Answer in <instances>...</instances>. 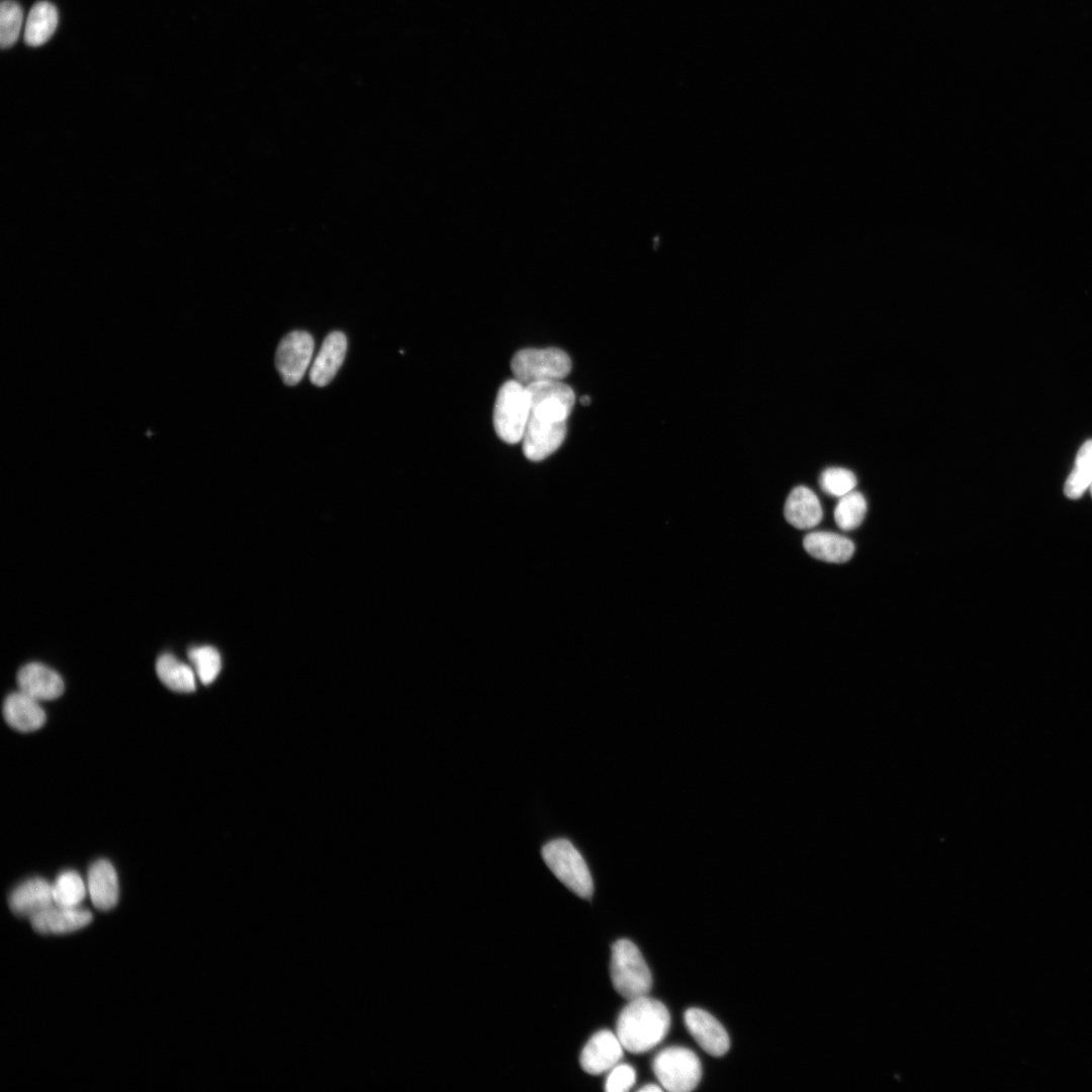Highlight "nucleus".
<instances>
[{"instance_id": "nucleus-28", "label": "nucleus", "mask_w": 1092, "mask_h": 1092, "mask_svg": "<svg viewBox=\"0 0 1092 1092\" xmlns=\"http://www.w3.org/2000/svg\"><path fill=\"white\" fill-rule=\"evenodd\" d=\"M662 1089H663V1088H662L661 1086H658V1085H655V1084H649V1085H645V1086H643L642 1088H640V1089H639V1091H642V1092H643V1091H644V1092H649V1091H661Z\"/></svg>"}, {"instance_id": "nucleus-24", "label": "nucleus", "mask_w": 1092, "mask_h": 1092, "mask_svg": "<svg viewBox=\"0 0 1092 1092\" xmlns=\"http://www.w3.org/2000/svg\"><path fill=\"white\" fill-rule=\"evenodd\" d=\"M188 656L199 679L204 685H208L215 679L221 668V659L219 652L214 647H192L188 651Z\"/></svg>"}, {"instance_id": "nucleus-23", "label": "nucleus", "mask_w": 1092, "mask_h": 1092, "mask_svg": "<svg viewBox=\"0 0 1092 1092\" xmlns=\"http://www.w3.org/2000/svg\"><path fill=\"white\" fill-rule=\"evenodd\" d=\"M52 886L54 901L58 905L77 907L86 896V886L74 871L60 874Z\"/></svg>"}, {"instance_id": "nucleus-3", "label": "nucleus", "mask_w": 1092, "mask_h": 1092, "mask_svg": "<svg viewBox=\"0 0 1092 1092\" xmlns=\"http://www.w3.org/2000/svg\"><path fill=\"white\" fill-rule=\"evenodd\" d=\"M610 972L615 990L628 1001L647 995L651 989L650 970L638 947L628 939L613 944Z\"/></svg>"}, {"instance_id": "nucleus-19", "label": "nucleus", "mask_w": 1092, "mask_h": 1092, "mask_svg": "<svg viewBox=\"0 0 1092 1092\" xmlns=\"http://www.w3.org/2000/svg\"><path fill=\"white\" fill-rule=\"evenodd\" d=\"M57 8L48 1H39L30 9L24 26V40L30 47L47 42L58 26Z\"/></svg>"}, {"instance_id": "nucleus-6", "label": "nucleus", "mask_w": 1092, "mask_h": 1092, "mask_svg": "<svg viewBox=\"0 0 1092 1092\" xmlns=\"http://www.w3.org/2000/svg\"><path fill=\"white\" fill-rule=\"evenodd\" d=\"M515 379L525 385L561 380L571 370L569 356L558 348L523 349L512 358Z\"/></svg>"}, {"instance_id": "nucleus-16", "label": "nucleus", "mask_w": 1092, "mask_h": 1092, "mask_svg": "<svg viewBox=\"0 0 1092 1092\" xmlns=\"http://www.w3.org/2000/svg\"><path fill=\"white\" fill-rule=\"evenodd\" d=\"M3 716L8 725L19 731H32L46 721L38 701L19 691L7 696L3 704Z\"/></svg>"}, {"instance_id": "nucleus-20", "label": "nucleus", "mask_w": 1092, "mask_h": 1092, "mask_svg": "<svg viewBox=\"0 0 1092 1092\" xmlns=\"http://www.w3.org/2000/svg\"><path fill=\"white\" fill-rule=\"evenodd\" d=\"M156 670L161 681L173 691L189 693L196 688L192 668L172 654L161 655Z\"/></svg>"}, {"instance_id": "nucleus-11", "label": "nucleus", "mask_w": 1092, "mask_h": 1092, "mask_svg": "<svg viewBox=\"0 0 1092 1092\" xmlns=\"http://www.w3.org/2000/svg\"><path fill=\"white\" fill-rule=\"evenodd\" d=\"M92 918V913L85 908L55 903L29 919L31 926L40 933L62 934L83 928Z\"/></svg>"}, {"instance_id": "nucleus-21", "label": "nucleus", "mask_w": 1092, "mask_h": 1092, "mask_svg": "<svg viewBox=\"0 0 1092 1092\" xmlns=\"http://www.w3.org/2000/svg\"><path fill=\"white\" fill-rule=\"evenodd\" d=\"M1092 483V439L1087 440L1079 449L1075 466L1069 474L1065 486V495L1071 499L1080 498Z\"/></svg>"}, {"instance_id": "nucleus-9", "label": "nucleus", "mask_w": 1092, "mask_h": 1092, "mask_svg": "<svg viewBox=\"0 0 1092 1092\" xmlns=\"http://www.w3.org/2000/svg\"><path fill=\"white\" fill-rule=\"evenodd\" d=\"M684 1019L688 1031L706 1053L721 1057L728 1052L729 1035L713 1015L700 1008H690Z\"/></svg>"}, {"instance_id": "nucleus-17", "label": "nucleus", "mask_w": 1092, "mask_h": 1092, "mask_svg": "<svg viewBox=\"0 0 1092 1092\" xmlns=\"http://www.w3.org/2000/svg\"><path fill=\"white\" fill-rule=\"evenodd\" d=\"M784 514L786 520L798 529H809L817 526L823 517V511L819 498L810 488L800 485L795 487L787 497Z\"/></svg>"}, {"instance_id": "nucleus-22", "label": "nucleus", "mask_w": 1092, "mask_h": 1092, "mask_svg": "<svg viewBox=\"0 0 1092 1092\" xmlns=\"http://www.w3.org/2000/svg\"><path fill=\"white\" fill-rule=\"evenodd\" d=\"M867 502L858 491H850L841 496L834 510V520L837 526L849 531L857 528L864 519Z\"/></svg>"}, {"instance_id": "nucleus-25", "label": "nucleus", "mask_w": 1092, "mask_h": 1092, "mask_svg": "<svg viewBox=\"0 0 1092 1092\" xmlns=\"http://www.w3.org/2000/svg\"><path fill=\"white\" fill-rule=\"evenodd\" d=\"M23 24V13L18 3L4 0L0 7V44L10 48L17 40Z\"/></svg>"}, {"instance_id": "nucleus-14", "label": "nucleus", "mask_w": 1092, "mask_h": 1092, "mask_svg": "<svg viewBox=\"0 0 1092 1092\" xmlns=\"http://www.w3.org/2000/svg\"><path fill=\"white\" fill-rule=\"evenodd\" d=\"M55 904L53 886L41 878H32L18 885L10 894L11 910L21 916L32 917Z\"/></svg>"}, {"instance_id": "nucleus-2", "label": "nucleus", "mask_w": 1092, "mask_h": 1092, "mask_svg": "<svg viewBox=\"0 0 1092 1092\" xmlns=\"http://www.w3.org/2000/svg\"><path fill=\"white\" fill-rule=\"evenodd\" d=\"M670 1015L666 1006L647 995L629 1000L617 1020V1030L624 1049L642 1054L658 1044L666 1035Z\"/></svg>"}, {"instance_id": "nucleus-15", "label": "nucleus", "mask_w": 1092, "mask_h": 1092, "mask_svg": "<svg viewBox=\"0 0 1092 1092\" xmlns=\"http://www.w3.org/2000/svg\"><path fill=\"white\" fill-rule=\"evenodd\" d=\"M87 889L94 906L100 910L113 908L118 900V879L113 866L106 859L93 862L88 871Z\"/></svg>"}, {"instance_id": "nucleus-18", "label": "nucleus", "mask_w": 1092, "mask_h": 1092, "mask_svg": "<svg viewBox=\"0 0 1092 1092\" xmlns=\"http://www.w3.org/2000/svg\"><path fill=\"white\" fill-rule=\"evenodd\" d=\"M803 545L814 558L833 563L846 562L854 552V545L848 538L825 531L809 533Z\"/></svg>"}, {"instance_id": "nucleus-8", "label": "nucleus", "mask_w": 1092, "mask_h": 1092, "mask_svg": "<svg viewBox=\"0 0 1092 1092\" xmlns=\"http://www.w3.org/2000/svg\"><path fill=\"white\" fill-rule=\"evenodd\" d=\"M313 339L305 331H293L279 343L276 368L287 385L297 384L303 377L313 354Z\"/></svg>"}, {"instance_id": "nucleus-1", "label": "nucleus", "mask_w": 1092, "mask_h": 1092, "mask_svg": "<svg viewBox=\"0 0 1092 1092\" xmlns=\"http://www.w3.org/2000/svg\"><path fill=\"white\" fill-rule=\"evenodd\" d=\"M527 389L531 410L522 447L529 460L540 461L562 444L566 421L574 404V392L561 380L532 383Z\"/></svg>"}, {"instance_id": "nucleus-27", "label": "nucleus", "mask_w": 1092, "mask_h": 1092, "mask_svg": "<svg viewBox=\"0 0 1092 1092\" xmlns=\"http://www.w3.org/2000/svg\"><path fill=\"white\" fill-rule=\"evenodd\" d=\"M636 1073L628 1064L616 1065L610 1070L605 1090L608 1092L628 1091L635 1083Z\"/></svg>"}, {"instance_id": "nucleus-5", "label": "nucleus", "mask_w": 1092, "mask_h": 1092, "mask_svg": "<svg viewBox=\"0 0 1092 1092\" xmlns=\"http://www.w3.org/2000/svg\"><path fill=\"white\" fill-rule=\"evenodd\" d=\"M542 856L555 877L577 896L588 899L594 892L589 870L570 841L559 838L546 843Z\"/></svg>"}, {"instance_id": "nucleus-4", "label": "nucleus", "mask_w": 1092, "mask_h": 1092, "mask_svg": "<svg viewBox=\"0 0 1092 1092\" xmlns=\"http://www.w3.org/2000/svg\"><path fill=\"white\" fill-rule=\"evenodd\" d=\"M530 410L527 386L517 379L506 381L498 389L492 417L499 439L508 444L522 442Z\"/></svg>"}, {"instance_id": "nucleus-10", "label": "nucleus", "mask_w": 1092, "mask_h": 1092, "mask_svg": "<svg viewBox=\"0 0 1092 1092\" xmlns=\"http://www.w3.org/2000/svg\"><path fill=\"white\" fill-rule=\"evenodd\" d=\"M624 1046L618 1035L603 1029L595 1033L581 1051L579 1063L582 1070L592 1075L610 1071L623 1056Z\"/></svg>"}, {"instance_id": "nucleus-7", "label": "nucleus", "mask_w": 1092, "mask_h": 1092, "mask_svg": "<svg viewBox=\"0 0 1092 1092\" xmlns=\"http://www.w3.org/2000/svg\"><path fill=\"white\" fill-rule=\"evenodd\" d=\"M653 1072L660 1086L669 1092L694 1090L702 1076L698 1056L682 1046H669L660 1051L652 1062Z\"/></svg>"}, {"instance_id": "nucleus-29", "label": "nucleus", "mask_w": 1092, "mask_h": 1092, "mask_svg": "<svg viewBox=\"0 0 1092 1092\" xmlns=\"http://www.w3.org/2000/svg\"><path fill=\"white\" fill-rule=\"evenodd\" d=\"M580 401H581V403H582V404L586 405V404H588V403H589V401H590V398H589V397H588L587 395H584V396H582V397L580 398Z\"/></svg>"}, {"instance_id": "nucleus-12", "label": "nucleus", "mask_w": 1092, "mask_h": 1092, "mask_svg": "<svg viewBox=\"0 0 1092 1092\" xmlns=\"http://www.w3.org/2000/svg\"><path fill=\"white\" fill-rule=\"evenodd\" d=\"M17 682L21 692L37 701L56 699L64 692L61 675L38 662L22 666L17 673Z\"/></svg>"}, {"instance_id": "nucleus-13", "label": "nucleus", "mask_w": 1092, "mask_h": 1092, "mask_svg": "<svg viewBox=\"0 0 1092 1092\" xmlns=\"http://www.w3.org/2000/svg\"><path fill=\"white\" fill-rule=\"evenodd\" d=\"M346 352V336L339 331L330 333L324 340L310 368V382L318 387L328 385L341 367Z\"/></svg>"}, {"instance_id": "nucleus-30", "label": "nucleus", "mask_w": 1092, "mask_h": 1092, "mask_svg": "<svg viewBox=\"0 0 1092 1092\" xmlns=\"http://www.w3.org/2000/svg\"><path fill=\"white\" fill-rule=\"evenodd\" d=\"M1090 491H1091V495H1092V483H1091V485H1090Z\"/></svg>"}, {"instance_id": "nucleus-26", "label": "nucleus", "mask_w": 1092, "mask_h": 1092, "mask_svg": "<svg viewBox=\"0 0 1092 1092\" xmlns=\"http://www.w3.org/2000/svg\"><path fill=\"white\" fill-rule=\"evenodd\" d=\"M820 485L826 493L841 497L853 490L856 477L846 468L829 467L821 473Z\"/></svg>"}]
</instances>
